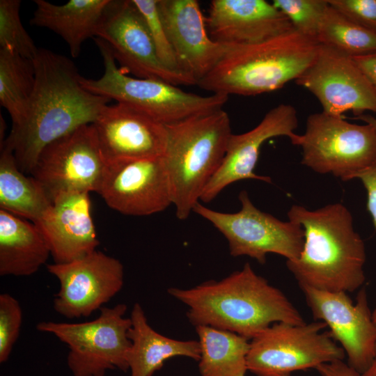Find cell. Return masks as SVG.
<instances>
[{
  "mask_svg": "<svg viewBox=\"0 0 376 376\" xmlns=\"http://www.w3.org/2000/svg\"><path fill=\"white\" fill-rule=\"evenodd\" d=\"M20 4L19 0L0 1V49L33 60L38 48L23 26Z\"/></svg>",
  "mask_w": 376,
  "mask_h": 376,
  "instance_id": "cell-29",
  "label": "cell"
},
{
  "mask_svg": "<svg viewBox=\"0 0 376 376\" xmlns=\"http://www.w3.org/2000/svg\"><path fill=\"white\" fill-rule=\"evenodd\" d=\"M52 201L40 183L20 171L13 150L1 146L0 208L19 217L36 221Z\"/></svg>",
  "mask_w": 376,
  "mask_h": 376,
  "instance_id": "cell-25",
  "label": "cell"
},
{
  "mask_svg": "<svg viewBox=\"0 0 376 376\" xmlns=\"http://www.w3.org/2000/svg\"><path fill=\"white\" fill-rule=\"evenodd\" d=\"M320 376H361V373L343 360L320 365L315 368Z\"/></svg>",
  "mask_w": 376,
  "mask_h": 376,
  "instance_id": "cell-35",
  "label": "cell"
},
{
  "mask_svg": "<svg viewBox=\"0 0 376 376\" xmlns=\"http://www.w3.org/2000/svg\"><path fill=\"white\" fill-rule=\"evenodd\" d=\"M132 326L128 332L131 347L127 354L130 376H152L169 359L185 357L197 361L201 357L198 340H181L165 336L148 324L145 312L134 304L130 316Z\"/></svg>",
  "mask_w": 376,
  "mask_h": 376,
  "instance_id": "cell-22",
  "label": "cell"
},
{
  "mask_svg": "<svg viewBox=\"0 0 376 376\" xmlns=\"http://www.w3.org/2000/svg\"><path fill=\"white\" fill-rule=\"evenodd\" d=\"M95 37L107 44L125 73L175 86L196 85L189 77L168 69L160 61L146 21L133 0H109Z\"/></svg>",
  "mask_w": 376,
  "mask_h": 376,
  "instance_id": "cell-12",
  "label": "cell"
},
{
  "mask_svg": "<svg viewBox=\"0 0 376 376\" xmlns=\"http://www.w3.org/2000/svg\"><path fill=\"white\" fill-rule=\"evenodd\" d=\"M33 62L32 94L22 116L1 143L13 150L24 173H31L47 146L83 125L93 124L111 100L85 89L75 64L65 56L38 48Z\"/></svg>",
  "mask_w": 376,
  "mask_h": 376,
  "instance_id": "cell-1",
  "label": "cell"
},
{
  "mask_svg": "<svg viewBox=\"0 0 376 376\" xmlns=\"http://www.w3.org/2000/svg\"><path fill=\"white\" fill-rule=\"evenodd\" d=\"M127 306L102 307L99 316L84 322L43 321L37 330L55 336L68 347L67 364L73 376H104L109 370H129L131 347Z\"/></svg>",
  "mask_w": 376,
  "mask_h": 376,
  "instance_id": "cell-7",
  "label": "cell"
},
{
  "mask_svg": "<svg viewBox=\"0 0 376 376\" xmlns=\"http://www.w3.org/2000/svg\"><path fill=\"white\" fill-rule=\"evenodd\" d=\"M168 292L188 307L187 318L195 327L210 326L249 340L274 323L306 322L287 296L248 263L220 281L171 288Z\"/></svg>",
  "mask_w": 376,
  "mask_h": 376,
  "instance_id": "cell-2",
  "label": "cell"
},
{
  "mask_svg": "<svg viewBox=\"0 0 376 376\" xmlns=\"http://www.w3.org/2000/svg\"><path fill=\"white\" fill-rule=\"evenodd\" d=\"M272 3L295 31L317 42L320 24L329 7L327 0H274Z\"/></svg>",
  "mask_w": 376,
  "mask_h": 376,
  "instance_id": "cell-30",
  "label": "cell"
},
{
  "mask_svg": "<svg viewBox=\"0 0 376 376\" xmlns=\"http://www.w3.org/2000/svg\"><path fill=\"white\" fill-rule=\"evenodd\" d=\"M93 125L107 164L164 152L166 125L127 104H107Z\"/></svg>",
  "mask_w": 376,
  "mask_h": 376,
  "instance_id": "cell-19",
  "label": "cell"
},
{
  "mask_svg": "<svg viewBox=\"0 0 376 376\" xmlns=\"http://www.w3.org/2000/svg\"><path fill=\"white\" fill-rule=\"evenodd\" d=\"M238 198L241 208L237 212L217 211L199 202L193 212L211 223L224 236L233 257L248 256L265 264L269 253L281 256L286 260L299 256L304 242L301 226L261 211L245 190L240 192Z\"/></svg>",
  "mask_w": 376,
  "mask_h": 376,
  "instance_id": "cell-10",
  "label": "cell"
},
{
  "mask_svg": "<svg viewBox=\"0 0 376 376\" xmlns=\"http://www.w3.org/2000/svg\"><path fill=\"white\" fill-rule=\"evenodd\" d=\"M34 2L36 10L30 24L60 36L68 45L71 56L77 58L83 43L95 37L109 0H70L63 5L45 0Z\"/></svg>",
  "mask_w": 376,
  "mask_h": 376,
  "instance_id": "cell-23",
  "label": "cell"
},
{
  "mask_svg": "<svg viewBox=\"0 0 376 376\" xmlns=\"http://www.w3.org/2000/svg\"><path fill=\"white\" fill-rule=\"evenodd\" d=\"M319 101L322 111L342 116L376 113V91L352 58L319 44L316 56L295 80Z\"/></svg>",
  "mask_w": 376,
  "mask_h": 376,
  "instance_id": "cell-15",
  "label": "cell"
},
{
  "mask_svg": "<svg viewBox=\"0 0 376 376\" xmlns=\"http://www.w3.org/2000/svg\"><path fill=\"white\" fill-rule=\"evenodd\" d=\"M297 126L295 108L282 103L271 109L252 130L240 134H232L223 162L200 200L209 203L226 187L242 180L271 182L269 176L255 173L260 148L267 140L278 136H286L295 145L299 135L295 132Z\"/></svg>",
  "mask_w": 376,
  "mask_h": 376,
  "instance_id": "cell-17",
  "label": "cell"
},
{
  "mask_svg": "<svg viewBox=\"0 0 376 376\" xmlns=\"http://www.w3.org/2000/svg\"><path fill=\"white\" fill-rule=\"evenodd\" d=\"M376 91V54L353 58Z\"/></svg>",
  "mask_w": 376,
  "mask_h": 376,
  "instance_id": "cell-36",
  "label": "cell"
},
{
  "mask_svg": "<svg viewBox=\"0 0 376 376\" xmlns=\"http://www.w3.org/2000/svg\"><path fill=\"white\" fill-rule=\"evenodd\" d=\"M47 269L60 284L53 308L68 319L90 316L123 286L121 262L97 250L69 263L49 264Z\"/></svg>",
  "mask_w": 376,
  "mask_h": 376,
  "instance_id": "cell-13",
  "label": "cell"
},
{
  "mask_svg": "<svg viewBox=\"0 0 376 376\" xmlns=\"http://www.w3.org/2000/svg\"><path fill=\"white\" fill-rule=\"evenodd\" d=\"M50 255L43 235L33 222L0 210L1 276H31Z\"/></svg>",
  "mask_w": 376,
  "mask_h": 376,
  "instance_id": "cell-24",
  "label": "cell"
},
{
  "mask_svg": "<svg viewBox=\"0 0 376 376\" xmlns=\"http://www.w3.org/2000/svg\"><path fill=\"white\" fill-rule=\"evenodd\" d=\"M330 6L361 27L376 34V0H327Z\"/></svg>",
  "mask_w": 376,
  "mask_h": 376,
  "instance_id": "cell-33",
  "label": "cell"
},
{
  "mask_svg": "<svg viewBox=\"0 0 376 376\" xmlns=\"http://www.w3.org/2000/svg\"><path fill=\"white\" fill-rule=\"evenodd\" d=\"M288 217L304 229L299 256L286 260L299 287L347 293L363 287L365 244L354 230L352 215L346 206L336 203L310 210L293 205Z\"/></svg>",
  "mask_w": 376,
  "mask_h": 376,
  "instance_id": "cell-3",
  "label": "cell"
},
{
  "mask_svg": "<svg viewBox=\"0 0 376 376\" xmlns=\"http://www.w3.org/2000/svg\"><path fill=\"white\" fill-rule=\"evenodd\" d=\"M197 86L212 93L256 95L296 80L314 60L319 43L295 29L253 45H228Z\"/></svg>",
  "mask_w": 376,
  "mask_h": 376,
  "instance_id": "cell-4",
  "label": "cell"
},
{
  "mask_svg": "<svg viewBox=\"0 0 376 376\" xmlns=\"http://www.w3.org/2000/svg\"><path fill=\"white\" fill-rule=\"evenodd\" d=\"M89 193L55 199L33 222L43 235L55 263H66L93 251L100 244L91 212Z\"/></svg>",
  "mask_w": 376,
  "mask_h": 376,
  "instance_id": "cell-21",
  "label": "cell"
},
{
  "mask_svg": "<svg viewBox=\"0 0 376 376\" xmlns=\"http://www.w3.org/2000/svg\"><path fill=\"white\" fill-rule=\"evenodd\" d=\"M295 146L301 148L303 165L343 181L354 179L376 160V132L370 125L351 123L323 111L308 116Z\"/></svg>",
  "mask_w": 376,
  "mask_h": 376,
  "instance_id": "cell-9",
  "label": "cell"
},
{
  "mask_svg": "<svg viewBox=\"0 0 376 376\" xmlns=\"http://www.w3.org/2000/svg\"><path fill=\"white\" fill-rule=\"evenodd\" d=\"M205 22L211 39L226 45L257 44L294 29L265 0H212Z\"/></svg>",
  "mask_w": 376,
  "mask_h": 376,
  "instance_id": "cell-20",
  "label": "cell"
},
{
  "mask_svg": "<svg viewBox=\"0 0 376 376\" xmlns=\"http://www.w3.org/2000/svg\"><path fill=\"white\" fill-rule=\"evenodd\" d=\"M372 316L374 322L376 323V308L375 310L372 312Z\"/></svg>",
  "mask_w": 376,
  "mask_h": 376,
  "instance_id": "cell-39",
  "label": "cell"
},
{
  "mask_svg": "<svg viewBox=\"0 0 376 376\" xmlns=\"http://www.w3.org/2000/svg\"><path fill=\"white\" fill-rule=\"evenodd\" d=\"M158 8L180 72L197 85L229 46L211 39L197 1L158 0Z\"/></svg>",
  "mask_w": 376,
  "mask_h": 376,
  "instance_id": "cell-18",
  "label": "cell"
},
{
  "mask_svg": "<svg viewBox=\"0 0 376 376\" xmlns=\"http://www.w3.org/2000/svg\"><path fill=\"white\" fill-rule=\"evenodd\" d=\"M166 127L167 139L162 157L175 215L185 220L223 162L233 134L230 118L219 109Z\"/></svg>",
  "mask_w": 376,
  "mask_h": 376,
  "instance_id": "cell-5",
  "label": "cell"
},
{
  "mask_svg": "<svg viewBox=\"0 0 376 376\" xmlns=\"http://www.w3.org/2000/svg\"><path fill=\"white\" fill-rule=\"evenodd\" d=\"M315 320L326 324L342 347L347 363L362 373L376 357V323L366 289H359L354 304L347 292L300 286Z\"/></svg>",
  "mask_w": 376,
  "mask_h": 376,
  "instance_id": "cell-14",
  "label": "cell"
},
{
  "mask_svg": "<svg viewBox=\"0 0 376 376\" xmlns=\"http://www.w3.org/2000/svg\"><path fill=\"white\" fill-rule=\"evenodd\" d=\"M34 84L33 60L0 49V104L9 113L13 124L22 116Z\"/></svg>",
  "mask_w": 376,
  "mask_h": 376,
  "instance_id": "cell-27",
  "label": "cell"
},
{
  "mask_svg": "<svg viewBox=\"0 0 376 376\" xmlns=\"http://www.w3.org/2000/svg\"><path fill=\"white\" fill-rule=\"evenodd\" d=\"M361 376H376V357Z\"/></svg>",
  "mask_w": 376,
  "mask_h": 376,
  "instance_id": "cell-38",
  "label": "cell"
},
{
  "mask_svg": "<svg viewBox=\"0 0 376 376\" xmlns=\"http://www.w3.org/2000/svg\"><path fill=\"white\" fill-rule=\"evenodd\" d=\"M94 40L102 58L104 73L96 79L81 77L80 80L93 94L132 107L164 125L222 109L228 101L226 95L203 96L162 80L131 77L117 66L107 44L98 38Z\"/></svg>",
  "mask_w": 376,
  "mask_h": 376,
  "instance_id": "cell-6",
  "label": "cell"
},
{
  "mask_svg": "<svg viewBox=\"0 0 376 376\" xmlns=\"http://www.w3.org/2000/svg\"><path fill=\"white\" fill-rule=\"evenodd\" d=\"M107 162L93 124L83 125L47 146L30 174L52 203L73 193H98Z\"/></svg>",
  "mask_w": 376,
  "mask_h": 376,
  "instance_id": "cell-11",
  "label": "cell"
},
{
  "mask_svg": "<svg viewBox=\"0 0 376 376\" xmlns=\"http://www.w3.org/2000/svg\"><path fill=\"white\" fill-rule=\"evenodd\" d=\"M22 323V310L11 295H0V363L9 358L17 340Z\"/></svg>",
  "mask_w": 376,
  "mask_h": 376,
  "instance_id": "cell-32",
  "label": "cell"
},
{
  "mask_svg": "<svg viewBox=\"0 0 376 376\" xmlns=\"http://www.w3.org/2000/svg\"><path fill=\"white\" fill-rule=\"evenodd\" d=\"M354 118L361 120L364 123L370 125L376 132V116L371 114L363 113L361 115L355 116Z\"/></svg>",
  "mask_w": 376,
  "mask_h": 376,
  "instance_id": "cell-37",
  "label": "cell"
},
{
  "mask_svg": "<svg viewBox=\"0 0 376 376\" xmlns=\"http://www.w3.org/2000/svg\"><path fill=\"white\" fill-rule=\"evenodd\" d=\"M322 321L277 322L250 340L247 368L255 376H291L343 360L345 354Z\"/></svg>",
  "mask_w": 376,
  "mask_h": 376,
  "instance_id": "cell-8",
  "label": "cell"
},
{
  "mask_svg": "<svg viewBox=\"0 0 376 376\" xmlns=\"http://www.w3.org/2000/svg\"><path fill=\"white\" fill-rule=\"evenodd\" d=\"M98 194L111 208L130 216L150 215L173 205L162 157L107 164Z\"/></svg>",
  "mask_w": 376,
  "mask_h": 376,
  "instance_id": "cell-16",
  "label": "cell"
},
{
  "mask_svg": "<svg viewBox=\"0 0 376 376\" xmlns=\"http://www.w3.org/2000/svg\"><path fill=\"white\" fill-rule=\"evenodd\" d=\"M316 40L352 58L376 54V34L356 24L329 4Z\"/></svg>",
  "mask_w": 376,
  "mask_h": 376,
  "instance_id": "cell-28",
  "label": "cell"
},
{
  "mask_svg": "<svg viewBox=\"0 0 376 376\" xmlns=\"http://www.w3.org/2000/svg\"><path fill=\"white\" fill-rule=\"evenodd\" d=\"M355 178L360 180L366 191V207L376 229V160L359 173Z\"/></svg>",
  "mask_w": 376,
  "mask_h": 376,
  "instance_id": "cell-34",
  "label": "cell"
},
{
  "mask_svg": "<svg viewBox=\"0 0 376 376\" xmlns=\"http://www.w3.org/2000/svg\"><path fill=\"white\" fill-rule=\"evenodd\" d=\"M133 2L146 21L160 61L168 69L181 73L161 18L158 0H133Z\"/></svg>",
  "mask_w": 376,
  "mask_h": 376,
  "instance_id": "cell-31",
  "label": "cell"
},
{
  "mask_svg": "<svg viewBox=\"0 0 376 376\" xmlns=\"http://www.w3.org/2000/svg\"><path fill=\"white\" fill-rule=\"evenodd\" d=\"M202 376H245L250 340L210 326H197Z\"/></svg>",
  "mask_w": 376,
  "mask_h": 376,
  "instance_id": "cell-26",
  "label": "cell"
}]
</instances>
